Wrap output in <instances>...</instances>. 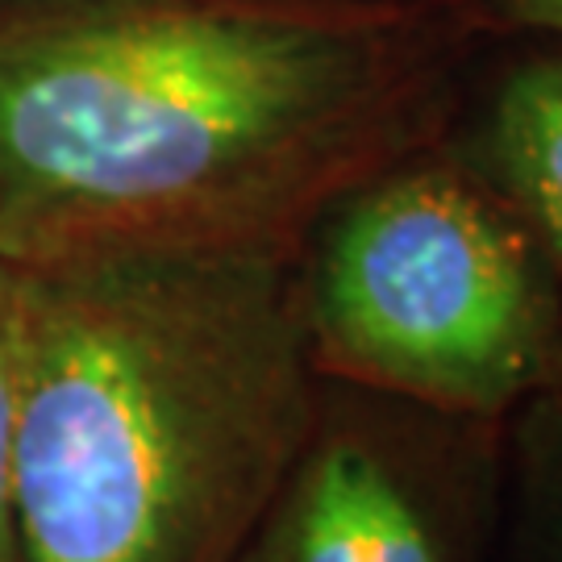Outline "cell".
Returning <instances> with one entry per match:
<instances>
[{
    "mask_svg": "<svg viewBox=\"0 0 562 562\" xmlns=\"http://www.w3.org/2000/svg\"><path fill=\"white\" fill-rule=\"evenodd\" d=\"M480 38L487 34H542L562 42V0H446Z\"/></svg>",
    "mask_w": 562,
    "mask_h": 562,
    "instance_id": "obj_8",
    "label": "cell"
},
{
    "mask_svg": "<svg viewBox=\"0 0 562 562\" xmlns=\"http://www.w3.org/2000/svg\"><path fill=\"white\" fill-rule=\"evenodd\" d=\"M296 276L325 383L501 425L562 367V280L446 138L350 188Z\"/></svg>",
    "mask_w": 562,
    "mask_h": 562,
    "instance_id": "obj_3",
    "label": "cell"
},
{
    "mask_svg": "<svg viewBox=\"0 0 562 562\" xmlns=\"http://www.w3.org/2000/svg\"><path fill=\"white\" fill-rule=\"evenodd\" d=\"M446 142L496 188L562 280V42L513 59Z\"/></svg>",
    "mask_w": 562,
    "mask_h": 562,
    "instance_id": "obj_5",
    "label": "cell"
},
{
    "mask_svg": "<svg viewBox=\"0 0 562 562\" xmlns=\"http://www.w3.org/2000/svg\"><path fill=\"white\" fill-rule=\"evenodd\" d=\"M501 425L322 380L234 562H496Z\"/></svg>",
    "mask_w": 562,
    "mask_h": 562,
    "instance_id": "obj_4",
    "label": "cell"
},
{
    "mask_svg": "<svg viewBox=\"0 0 562 562\" xmlns=\"http://www.w3.org/2000/svg\"><path fill=\"white\" fill-rule=\"evenodd\" d=\"M480 42L446 0H0V259L301 255Z\"/></svg>",
    "mask_w": 562,
    "mask_h": 562,
    "instance_id": "obj_1",
    "label": "cell"
},
{
    "mask_svg": "<svg viewBox=\"0 0 562 562\" xmlns=\"http://www.w3.org/2000/svg\"><path fill=\"white\" fill-rule=\"evenodd\" d=\"M496 562H562V367L501 422Z\"/></svg>",
    "mask_w": 562,
    "mask_h": 562,
    "instance_id": "obj_6",
    "label": "cell"
},
{
    "mask_svg": "<svg viewBox=\"0 0 562 562\" xmlns=\"http://www.w3.org/2000/svg\"><path fill=\"white\" fill-rule=\"evenodd\" d=\"M296 259L18 267V562H234L322 401Z\"/></svg>",
    "mask_w": 562,
    "mask_h": 562,
    "instance_id": "obj_2",
    "label": "cell"
},
{
    "mask_svg": "<svg viewBox=\"0 0 562 562\" xmlns=\"http://www.w3.org/2000/svg\"><path fill=\"white\" fill-rule=\"evenodd\" d=\"M13 313H18V267L0 259V562H18V542H13Z\"/></svg>",
    "mask_w": 562,
    "mask_h": 562,
    "instance_id": "obj_7",
    "label": "cell"
}]
</instances>
